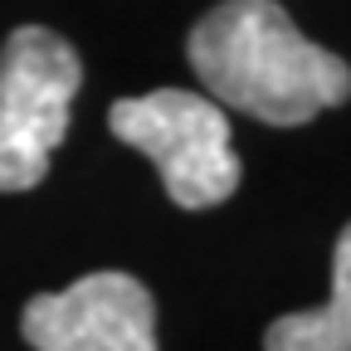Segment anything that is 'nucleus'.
<instances>
[{"instance_id":"1","label":"nucleus","mask_w":351,"mask_h":351,"mask_svg":"<svg viewBox=\"0 0 351 351\" xmlns=\"http://www.w3.org/2000/svg\"><path fill=\"white\" fill-rule=\"evenodd\" d=\"M186 54L219 108L269 127H302L351 98L346 59L313 44L278 0H219Z\"/></svg>"},{"instance_id":"2","label":"nucleus","mask_w":351,"mask_h":351,"mask_svg":"<svg viewBox=\"0 0 351 351\" xmlns=\"http://www.w3.org/2000/svg\"><path fill=\"white\" fill-rule=\"evenodd\" d=\"M112 137L142 152L166 195L181 210L225 205L239 186V156L230 142V117L215 98L186 88H156L108 108Z\"/></svg>"},{"instance_id":"3","label":"nucleus","mask_w":351,"mask_h":351,"mask_svg":"<svg viewBox=\"0 0 351 351\" xmlns=\"http://www.w3.org/2000/svg\"><path fill=\"white\" fill-rule=\"evenodd\" d=\"M83 64L44 25H20L0 49V191H34L69 137Z\"/></svg>"},{"instance_id":"4","label":"nucleus","mask_w":351,"mask_h":351,"mask_svg":"<svg viewBox=\"0 0 351 351\" xmlns=\"http://www.w3.org/2000/svg\"><path fill=\"white\" fill-rule=\"evenodd\" d=\"M20 332L34 351H156V302L132 274L98 269L29 298Z\"/></svg>"},{"instance_id":"5","label":"nucleus","mask_w":351,"mask_h":351,"mask_svg":"<svg viewBox=\"0 0 351 351\" xmlns=\"http://www.w3.org/2000/svg\"><path fill=\"white\" fill-rule=\"evenodd\" d=\"M263 351H351V225L332 254V298L307 313H288L263 332Z\"/></svg>"}]
</instances>
